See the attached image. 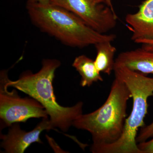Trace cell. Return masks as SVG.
<instances>
[{"mask_svg":"<svg viewBox=\"0 0 153 153\" xmlns=\"http://www.w3.org/2000/svg\"><path fill=\"white\" fill-rule=\"evenodd\" d=\"M115 76L124 82L133 99L130 115L126 119L123 133L115 142L91 151L93 153H141L136 141L139 129L144 126L148 113V100L153 95V77L131 71L123 66L114 67Z\"/></svg>","mask_w":153,"mask_h":153,"instance_id":"cell-4","label":"cell"},{"mask_svg":"<svg viewBox=\"0 0 153 153\" xmlns=\"http://www.w3.org/2000/svg\"><path fill=\"white\" fill-rule=\"evenodd\" d=\"M111 41H106L96 44L97 55L94 60L97 70L100 72L110 75L114 70L116 47L111 44Z\"/></svg>","mask_w":153,"mask_h":153,"instance_id":"cell-11","label":"cell"},{"mask_svg":"<svg viewBox=\"0 0 153 153\" xmlns=\"http://www.w3.org/2000/svg\"><path fill=\"white\" fill-rule=\"evenodd\" d=\"M1 83L0 117L4 127H10L14 123H25L29 119L48 118L47 111L34 99L22 98L13 90Z\"/></svg>","mask_w":153,"mask_h":153,"instance_id":"cell-6","label":"cell"},{"mask_svg":"<svg viewBox=\"0 0 153 153\" xmlns=\"http://www.w3.org/2000/svg\"><path fill=\"white\" fill-rule=\"evenodd\" d=\"M153 137V120L149 125L144 126L137 135V143L143 142Z\"/></svg>","mask_w":153,"mask_h":153,"instance_id":"cell-12","label":"cell"},{"mask_svg":"<svg viewBox=\"0 0 153 153\" xmlns=\"http://www.w3.org/2000/svg\"><path fill=\"white\" fill-rule=\"evenodd\" d=\"M144 44H146V45H147L148 46L153 47V40H152V41H145Z\"/></svg>","mask_w":153,"mask_h":153,"instance_id":"cell-15","label":"cell"},{"mask_svg":"<svg viewBox=\"0 0 153 153\" xmlns=\"http://www.w3.org/2000/svg\"><path fill=\"white\" fill-rule=\"evenodd\" d=\"M125 20L134 42L153 40V0H144L137 12L127 14Z\"/></svg>","mask_w":153,"mask_h":153,"instance_id":"cell-8","label":"cell"},{"mask_svg":"<svg viewBox=\"0 0 153 153\" xmlns=\"http://www.w3.org/2000/svg\"><path fill=\"white\" fill-rule=\"evenodd\" d=\"M141 153H153V137L143 142L137 143Z\"/></svg>","mask_w":153,"mask_h":153,"instance_id":"cell-13","label":"cell"},{"mask_svg":"<svg viewBox=\"0 0 153 153\" xmlns=\"http://www.w3.org/2000/svg\"><path fill=\"white\" fill-rule=\"evenodd\" d=\"M53 128L48 118H43L34 129L30 131L22 130L19 125L14 123L11 126L7 134L1 135L2 141L1 146L5 153H23L33 143H42L40 137L41 132Z\"/></svg>","mask_w":153,"mask_h":153,"instance_id":"cell-7","label":"cell"},{"mask_svg":"<svg viewBox=\"0 0 153 153\" xmlns=\"http://www.w3.org/2000/svg\"><path fill=\"white\" fill-rule=\"evenodd\" d=\"M51 2L75 14L102 34H105L116 26L117 16L107 5L105 0H52Z\"/></svg>","mask_w":153,"mask_h":153,"instance_id":"cell-5","label":"cell"},{"mask_svg":"<svg viewBox=\"0 0 153 153\" xmlns=\"http://www.w3.org/2000/svg\"><path fill=\"white\" fill-rule=\"evenodd\" d=\"M72 66L81 76L80 85L82 87H89L94 82L103 80L100 72L95 66L94 60L85 55L76 57Z\"/></svg>","mask_w":153,"mask_h":153,"instance_id":"cell-10","label":"cell"},{"mask_svg":"<svg viewBox=\"0 0 153 153\" xmlns=\"http://www.w3.org/2000/svg\"><path fill=\"white\" fill-rule=\"evenodd\" d=\"M105 4L108 7L111 8L114 12H115L114 9L113 7L111 0H105Z\"/></svg>","mask_w":153,"mask_h":153,"instance_id":"cell-14","label":"cell"},{"mask_svg":"<svg viewBox=\"0 0 153 153\" xmlns=\"http://www.w3.org/2000/svg\"><path fill=\"white\" fill-rule=\"evenodd\" d=\"M130 98L128 88L115 76L104 104L93 112L82 114L74 121L72 126L74 127L86 131L91 135L93 143L91 150L113 143L120 138L126 119L127 102Z\"/></svg>","mask_w":153,"mask_h":153,"instance_id":"cell-3","label":"cell"},{"mask_svg":"<svg viewBox=\"0 0 153 153\" xmlns=\"http://www.w3.org/2000/svg\"><path fill=\"white\" fill-rule=\"evenodd\" d=\"M120 66L144 75H153V50L143 47L121 52L115 60L114 67Z\"/></svg>","mask_w":153,"mask_h":153,"instance_id":"cell-9","label":"cell"},{"mask_svg":"<svg viewBox=\"0 0 153 153\" xmlns=\"http://www.w3.org/2000/svg\"><path fill=\"white\" fill-rule=\"evenodd\" d=\"M26 8L33 25L69 47L82 48L116 38L115 34L98 33L75 14L51 2L28 0Z\"/></svg>","mask_w":153,"mask_h":153,"instance_id":"cell-1","label":"cell"},{"mask_svg":"<svg viewBox=\"0 0 153 153\" xmlns=\"http://www.w3.org/2000/svg\"><path fill=\"white\" fill-rule=\"evenodd\" d=\"M42 65L37 73L26 71L15 81L9 79L7 72L2 71L1 83L7 88H15L39 102L47 111L54 128L67 131L74 121L82 114L83 102H79L74 106L67 107L58 104L54 94L53 81L60 62L56 59H44Z\"/></svg>","mask_w":153,"mask_h":153,"instance_id":"cell-2","label":"cell"},{"mask_svg":"<svg viewBox=\"0 0 153 153\" xmlns=\"http://www.w3.org/2000/svg\"><path fill=\"white\" fill-rule=\"evenodd\" d=\"M35 1L41 3H48L50 2L52 0H35Z\"/></svg>","mask_w":153,"mask_h":153,"instance_id":"cell-16","label":"cell"}]
</instances>
